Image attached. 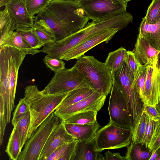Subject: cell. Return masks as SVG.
Returning a JSON list of instances; mask_svg holds the SVG:
<instances>
[{
	"label": "cell",
	"mask_w": 160,
	"mask_h": 160,
	"mask_svg": "<svg viewBox=\"0 0 160 160\" xmlns=\"http://www.w3.org/2000/svg\"><path fill=\"white\" fill-rule=\"evenodd\" d=\"M34 22L47 25L55 33L56 41L83 28L90 20L78 0H52L34 18Z\"/></svg>",
	"instance_id": "obj_1"
},
{
	"label": "cell",
	"mask_w": 160,
	"mask_h": 160,
	"mask_svg": "<svg viewBox=\"0 0 160 160\" xmlns=\"http://www.w3.org/2000/svg\"><path fill=\"white\" fill-rule=\"evenodd\" d=\"M0 114L8 123L14 108L18 70L26 53L14 47H0Z\"/></svg>",
	"instance_id": "obj_2"
},
{
	"label": "cell",
	"mask_w": 160,
	"mask_h": 160,
	"mask_svg": "<svg viewBox=\"0 0 160 160\" xmlns=\"http://www.w3.org/2000/svg\"><path fill=\"white\" fill-rule=\"evenodd\" d=\"M132 21V16L126 12L100 21L88 22L83 28L78 31L45 45V52L53 58L60 59L65 53L90 36L111 28H118L121 30Z\"/></svg>",
	"instance_id": "obj_3"
},
{
	"label": "cell",
	"mask_w": 160,
	"mask_h": 160,
	"mask_svg": "<svg viewBox=\"0 0 160 160\" xmlns=\"http://www.w3.org/2000/svg\"><path fill=\"white\" fill-rule=\"evenodd\" d=\"M68 93L45 95L36 85H29L25 88L24 98L28 106L31 118L28 140L42 122L55 110Z\"/></svg>",
	"instance_id": "obj_4"
},
{
	"label": "cell",
	"mask_w": 160,
	"mask_h": 160,
	"mask_svg": "<svg viewBox=\"0 0 160 160\" xmlns=\"http://www.w3.org/2000/svg\"><path fill=\"white\" fill-rule=\"evenodd\" d=\"M77 60L74 66L85 76L91 88L107 96L111 92L113 80L104 63L84 54Z\"/></svg>",
	"instance_id": "obj_5"
},
{
	"label": "cell",
	"mask_w": 160,
	"mask_h": 160,
	"mask_svg": "<svg viewBox=\"0 0 160 160\" xmlns=\"http://www.w3.org/2000/svg\"><path fill=\"white\" fill-rule=\"evenodd\" d=\"M111 74L112 77L125 92L133 130L140 119L144 105L134 86L133 74L125 60L120 67L111 72Z\"/></svg>",
	"instance_id": "obj_6"
},
{
	"label": "cell",
	"mask_w": 160,
	"mask_h": 160,
	"mask_svg": "<svg viewBox=\"0 0 160 160\" xmlns=\"http://www.w3.org/2000/svg\"><path fill=\"white\" fill-rule=\"evenodd\" d=\"M91 88L85 77L74 66L55 74L41 92L45 95L68 93L76 89Z\"/></svg>",
	"instance_id": "obj_7"
},
{
	"label": "cell",
	"mask_w": 160,
	"mask_h": 160,
	"mask_svg": "<svg viewBox=\"0 0 160 160\" xmlns=\"http://www.w3.org/2000/svg\"><path fill=\"white\" fill-rule=\"evenodd\" d=\"M54 111L42 122L27 141L18 160H39L41 152L49 135L62 120L54 114Z\"/></svg>",
	"instance_id": "obj_8"
},
{
	"label": "cell",
	"mask_w": 160,
	"mask_h": 160,
	"mask_svg": "<svg viewBox=\"0 0 160 160\" xmlns=\"http://www.w3.org/2000/svg\"><path fill=\"white\" fill-rule=\"evenodd\" d=\"M131 129L118 127L109 121L99 129L94 138L96 150L102 152L107 149H118L127 147L132 141Z\"/></svg>",
	"instance_id": "obj_9"
},
{
	"label": "cell",
	"mask_w": 160,
	"mask_h": 160,
	"mask_svg": "<svg viewBox=\"0 0 160 160\" xmlns=\"http://www.w3.org/2000/svg\"><path fill=\"white\" fill-rule=\"evenodd\" d=\"M112 78L113 83L108 107L110 121L118 127L131 129L132 131L125 92L114 78Z\"/></svg>",
	"instance_id": "obj_10"
},
{
	"label": "cell",
	"mask_w": 160,
	"mask_h": 160,
	"mask_svg": "<svg viewBox=\"0 0 160 160\" xmlns=\"http://www.w3.org/2000/svg\"><path fill=\"white\" fill-rule=\"evenodd\" d=\"M86 15L93 21L118 15L126 12L123 0H78Z\"/></svg>",
	"instance_id": "obj_11"
},
{
	"label": "cell",
	"mask_w": 160,
	"mask_h": 160,
	"mask_svg": "<svg viewBox=\"0 0 160 160\" xmlns=\"http://www.w3.org/2000/svg\"><path fill=\"white\" fill-rule=\"evenodd\" d=\"M119 30L118 28H111L91 35L65 53L60 59L67 61L78 59L97 45L103 42L108 43Z\"/></svg>",
	"instance_id": "obj_12"
},
{
	"label": "cell",
	"mask_w": 160,
	"mask_h": 160,
	"mask_svg": "<svg viewBox=\"0 0 160 160\" xmlns=\"http://www.w3.org/2000/svg\"><path fill=\"white\" fill-rule=\"evenodd\" d=\"M107 96L94 91L92 94L82 100L65 108L55 110L54 114L64 121L73 114L87 110L99 111L103 106Z\"/></svg>",
	"instance_id": "obj_13"
},
{
	"label": "cell",
	"mask_w": 160,
	"mask_h": 160,
	"mask_svg": "<svg viewBox=\"0 0 160 160\" xmlns=\"http://www.w3.org/2000/svg\"><path fill=\"white\" fill-rule=\"evenodd\" d=\"M144 104L156 106L160 101V66L148 65L144 92Z\"/></svg>",
	"instance_id": "obj_14"
},
{
	"label": "cell",
	"mask_w": 160,
	"mask_h": 160,
	"mask_svg": "<svg viewBox=\"0 0 160 160\" xmlns=\"http://www.w3.org/2000/svg\"><path fill=\"white\" fill-rule=\"evenodd\" d=\"M76 139L67 131L64 122L62 120L49 135L40 154L38 160H46L56 149Z\"/></svg>",
	"instance_id": "obj_15"
},
{
	"label": "cell",
	"mask_w": 160,
	"mask_h": 160,
	"mask_svg": "<svg viewBox=\"0 0 160 160\" xmlns=\"http://www.w3.org/2000/svg\"><path fill=\"white\" fill-rule=\"evenodd\" d=\"M132 52L142 65H149L153 67L158 66L160 52L138 35Z\"/></svg>",
	"instance_id": "obj_16"
},
{
	"label": "cell",
	"mask_w": 160,
	"mask_h": 160,
	"mask_svg": "<svg viewBox=\"0 0 160 160\" xmlns=\"http://www.w3.org/2000/svg\"><path fill=\"white\" fill-rule=\"evenodd\" d=\"M5 7L16 22V30L33 27L34 18L28 13L24 0H10Z\"/></svg>",
	"instance_id": "obj_17"
},
{
	"label": "cell",
	"mask_w": 160,
	"mask_h": 160,
	"mask_svg": "<svg viewBox=\"0 0 160 160\" xmlns=\"http://www.w3.org/2000/svg\"><path fill=\"white\" fill-rule=\"evenodd\" d=\"M101 152L96 150L94 139L88 141L79 140L71 160H105Z\"/></svg>",
	"instance_id": "obj_18"
},
{
	"label": "cell",
	"mask_w": 160,
	"mask_h": 160,
	"mask_svg": "<svg viewBox=\"0 0 160 160\" xmlns=\"http://www.w3.org/2000/svg\"><path fill=\"white\" fill-rule=\"evenodd\" d=\"M64 122L67 132L75 139L81 141L93 139L96 133L100 127L97 122L84 124Z\"/></svg>",
	"instance_id": "obj_19"
},
{
	"label": "cell",
	"mask_w": 160,
	"mask_h": 160,
	"mask_svg": "<svg viewBox=\"0 0 160 160\" xmlns=\"http://www.w3.org/2000/svg\"><path fill=\"white\" fill-rule=\"evenodd\" d=\"M138 31L139 36L160 52V20L155 24H149L146 23L143 18Z\"/></svg>",
	"instance_id": "obj_20"
},
{
	"label": "cell",
	"mask_w": 160,
	"mask_h": 160,
	"mask_svg": "<svg viewBox=\"0 0 160 160\" xmlns=\"http://www.w3.org/2000/svg\"><path fill=\"white\" fill-rule=\"evenodd\" d=\"M0 47L6 41L16 29V22L5 8L0 12Z\"/></svg>",
	"instance_id": "obj_21"
},
{
	"label": "cell",
	"mask_w": 160,
	"mask_h": 160,
	"mask_svg": "<svg viewBox=\"0 0 160 160\" xmlns=\"http://www.w3.org/2000/svg\"><path fill=\"white\" fill-rule=\"evenodd\" d=\"M94 91L89 88H81L75 89L69 92L55 110L61 109L84 99Z\"/></svg>",
	"instance_id": "obj_22"
},
{
	"label": "cell",
	"mask_w": 160,
	"mask_h": 160,
	"mask_svg": "<svg viewBox=\"0 0 160 160\" xmlns=\"http://www.w3.org/2000/svg\"><path fill=\"white\" fill-rule=\"evenodd\" d=\"M15 47L27 54L34 55L42 52V50L32 48L24 38L17 31H14L8 38L4 45Z\"/></svg>",
	"instance_id": "obj_23"
},
{
	"label": "cell",
	"mask_w": 160,
	"mask_h": 160,
	"mask_svg": "<svg viewBox=\"0 0 160 160\" xmlns=\"http://www.w3.org/2000/svg\"><path fill=\"white\" fill-rule=\"evenodd\" d=\"M33 27L37 37L43 46L57 40L54 32L46 24L34 22Z\"/></svg>",
	"instance_id": "obj_24"
},
{
	"label": "cell",
	"mask_w": 160,
	"mask_h": 160,
	"mask_svg": "<svg viewBox=\"0 0 160 160\" xmlns=\"http://www.w3.org/2000/svg\"><path fill=\"white\" fill-rule=\"evenodd\" d=\"M13 128L9 137L5 152L10 160H17L21 152L20 142L16 127Z\"/></svg>",
	"instance_id": "obj_25"
},
{
	"label": "cell",
	"mask_w": 160,
	"mask_h": 160,
	"mask_svg": "<svg viewBox=\"0 0 160 160\" xmlns=\"http://www.w3.org/2000/svg\"><path fill=\"white\" fill-rule=\"evenodd\" d=\"M126 50L122 47L109 52L104 63L111 72L118 69L124 61Z\"/></svg>",
	"instance_id": "obj_26"
},
{
	"label": "cell",
	"mask_w": 160,
	"mask_h": 160,
	"mask_svg": "<svg viewBox=\"0 0 160 160\" xmlns=\"http://www.w3.org/2000/svg\"><path fill=\"white\" fill-rule=\"evenodd\" d=\"M97 112L91 110L83 111L76 113L63 121L65 123L79 124L93 123L97 122Z\"/></svg>",
	"instance_id": "obj_27"
},
{
	"label": "cell",
	"mask_w": 160,
	"mask_h": 160,
	"mask_svg": "<svg viewBox=\"0 0 160 160\" xmlns=\"http://www.w3.org/2000/svg\"><path fill=\"white\" fill-rule=\"evenodd\" d=\"M151 153L149 151L142 150L139 144H134L131 142L127 146L125 157L126 160H148Z\"/></svg>",
	"instance_id": "obj_28"
},
{
	"label": "cell",
	"mask_w": 160,
	"mask_h": 160,
	"mask_svg": "<svg viewBox=\"0 0 160 160\" xmlns=\"http://www.w3.org/2000/svg\"><path fill=\"white\" fill-rule=\"evenodd\" d=\"M148 120L147 115L142 112L139 122L132 131L131 142L134 144H141Z\"/></svg>",
	"instance_id": "obj_29"
},
{
	"label": "cell",
	"mask_w": 160,
	"mask_h": 160,
	"mask_svg": "<svg viewBox=\"0 0 160 160\" xmlns=\"http://www.w3.org/2000/svg\"><path fill=\"white\" fill-rule=\"evenodd\" d=\"M143 18L146 23L153 24L160 20V0H152Z\"/></svg>",
	"instance_id": "obj_30"
},
{
	"label": "cell",
	"mask_w": 160,
	"mask_h": 160,
	"mask_svg": "<svg viewBox=\"0 0 160 160\" xmlns=\"http://www.w3.org/2000/svg\"><path fill=\"white\" fill-rule=\"evenodd\" d=\"M30 119L29 112L24 118L17 122L15 126L18 131L22 149L28 140V133Z\"/></svg>",
	"instance_id": "obj_31"
},
{
	"label": "cell",
	"mask_w": 160,
	"mask_h": 160,
	"mask_svg": "<svg viewBox=\"0 0 160 160\" xmlns=\"http://www.w3.org/2000/svg\"><path fill=\"white\" fill-rule=\"evenodd\" d=\"M34 48L38 49L43 46L37 37L33 27L16 30Z\"/></svg>",
	"instance_id": "obj_32"
},
{
	"label": "cell",
	"mask_w": 160,
	"mask_h": 160,
	"mask_svg": "<svg viewBox=\"0 0 160 160\" xmlns=\"http://www.w3.org/2000/svg\"><path fill=\"white\" fill-rule=\"evenodd\" d=\"M27 10L34 18L36 14L42 11L48 6L51 0H24Z\"/></svg>",
	"instance_id": "obj_33"
},
{
	"label": "cell",
	"mask_w": 160,
	"mask_h": 160,
	"mask_svg": "<svg viewBox=\"0 0 160 160\" xmlns=\"http://www.w3.org/2000/svg\"><path fill=\"white\" fill-rule=\"evenodd\" d=\"M30 112L28 106L24 98H20L13 112L12 123L14 126L19 121L24 118Z\"/></svg>",
	"instance_id": "obj_34"
},
{
	"label": "cell",
	"mask_w": 160,
	"mask_h": 160,
	"mask_svg": "<svg viewBox=\"0 0 160 160\" xmlns=\"http://www.w3.org/2000/svg\"><path fill=\"white\" fill-rule=\"evenodd\" d=\"M143 65L134 80V86L142 99L143 96L147 73V66Z\"/></svg>",
	"instance_id": "obj_35"
},
{
	"label": "cell",
	"mask_w": 160,
	"mask_h": 160,
	"mask_svg": "<svg viewBox=\"0 0 160 160\" xmlns=\"http://www.w3.org/2000/svg\"><path fill=\"white\" fill-rule=\"evenodd\" d=\"M124 60L133 74L134 80L143 65H142L137 60L132 51H126Z\"/></svg>",
	"instance_id": "obj_36"
},
{
	"label": "cell",
	"mask_w": 160,
	"mask_h": 160,
	"mask_svg": "<svg viewBox=\"0 0 160 160\" xmlns=\"http://www.w3.org/2000/svg\"><path fill=\"white\" fill-rule=\"evenodd\" d=\"M43 61L47 67L53 71L55 74L65 68V63L61 59L53 58L47 54Z\"/></svg>",
	"instance_id": "obj_37"
},
{
	"label": "cell",
	"mask_w": 160,
	"mask_h": 160,
	"mask_svg": "<svg viewBox=\"0 0 160 160\" xmlns=\"http://www.w3.org/2000/svg\"><path fill=\"white\" fill-rule=\"evenodd\" d=\"M156 122L153 120L149 119L148 120L144 132L142 146L144 145L145 148H148L152 137V135L155 126Z\"/></svg>",
	"instance_id": "obj_38"
},
{
	"label": "cell",
	"mask_w": 160,
	"mask_h": 160,
	"mask_svg": "<svg viewBox=\"0 0 160 160\" xmlns=\"http://www.w3.org/2000/svg\"><path fill=\"white\" fill-rule=\"evenodd\" d=\"M147 116L148 119L156 122L158 121L160 117V113L156 106L144 104L142 112Z\"/></svg>",
	"instance_id": "obj_39"
},
{
	"label": "cell",
	"mask_w": 160,
	"mask_h": 160,
	"mask_svg": "<svg viewBox=\"0 0 160 160\" xmlns=\"http://www.w3.org/2000/svg\"><path fill=\"white\" fill-rule=\"evenodd\" d=\"M69 143L65 144L59 147L47 158L46 160H60L64 154Z\"/></svg>",
	"instance_id": "obj_40"
},
{
	"label": "cell",
	"mask_w": 160,
	"mask_h": 160,
	"mask_svg": "<svg viewBox=\"0 0 160 160\" xmlns=\"http://www.w3.org/2000/svg\"><path fill=\"white\" fill-rule=\"evenodd\" d=\"M78 141L76 139L74 141L69 143L64 154L60 160H71L76 143Z\"/></svg>",
	"instance_id": "obj_41"
},
{
	"label": "cell",
	"mask_w": 160,
	"mask_h": 160,
	"mask_svg": "<svg viewBox=\"0 0 160 160\" xmlns=\"http://www.w3.org/2000/svg\"><path fill=\"white\" fill-rule=\"evenodd\" d=\"M105 159L106 160H125V156H122L120 153L115 152L112 153L108 151L105 153Z\"/></svg>",
	"instance_id": "obj_42"
},
{
	"label": "cell",
	"mask_w": 160,
	"mask_h": 160,
	"mask_svg": "<svg viewBox=\"0 0 160 160\" xmlns=\"http://www.w3.org/2000/svg\"><path fill=\"white\" fill-rule=\"evenodd\" d=\"M160 148V135L157 138L152 148L148 151L150 153L154 151H158Z\"/></svg>",
	"instance_id": "obj_43"
},
{
	"label": "cell",
	"mask_w": 160,
	"mask_h": 160,
	"mask_svg": "<svg viewBox=\"0 0 160 160\" xmlns=\"http://www.w3.org/2000/svg\"><path fill=\"white\" fill-rule=\"evenodd\" d=\"M158 154L157 152V151H153L152 152L151 154L150 158L149 159V160H156V159L158 157Z\"/></svg>",
	"instance_id": "obj_44"
},
{
	"label": "cell",
	"mask_w": 160,
	"mask_h": 160,
	"mask_svg": "<svg viewBox=\"0 0 160 160\" xmlns=\"http://www.w3.org/2000/svg\"><path fill=\"white\" fill-rule=\"evenodd\" d=\"M10 0H0V7L5 6L10 1Z\"/></svg>",
	"instance_id": "obj_45"
},
{
	"label": "cell",
	"mask_w": 160,
	"mask_h": 160,
	"mask_svg": "<svg viewBox=\"0 0 160 160\" xmlns=\"http://www.w3.org/2000/svg\"><path fill=\"white\" fill-rule=\"evenodd\" d=\"M156 107L158 110V112L160 113V101L159 103L156 106Z\"/></svg>",
	"instance_id": "obj_46"
},
{
	"label": "cell",
	"mask_w": 160,
	"mask_h": 160,
	"mask_svg": "<svg viewBox=\"0 0 160 160\" xmlns=\"http://www.w3.org/2000/svg\"><path fill=\"white\" fill-rule=\"evenodd\" d=\"M124 2H126L127 3H128V2L131 1V0H123Z\"/></svg>",
	"instance_id": "obj_47"
},
{
	"label": "cell",
	"mask_w": 160,
	"mask_h": 160,
	"mask_svg": "<svg viewBox=\"0 0 160 160\" xmlns=\"http://www.w3.org/2000/svg\"><path fill=\"white\" fill-rule=\"evenodd\" d=\"M156 160H160V155L158 157Z\"/></svg>",
	"instance_id": "obj_48"
},
{
	"label": "cell",
	"mask_w": 160,
	"mask_h": 160,
	"mask_svg": "<svg viewBox=\"0 0 160 160\" xmlns=\"http://www.w3.org/2000/svg\"></svg>",
	"instance_id": "obj_49"
}]
</instances>
